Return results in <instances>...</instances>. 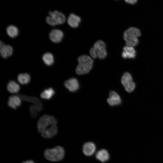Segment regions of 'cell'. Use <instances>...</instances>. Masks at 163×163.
Wrapping results in <instances>:
<instances>
[{"mask_svg":"<svg viewBox=\"0 0 163 163\" xmlns=\"http://www.w3.org/2000/svg\"><path fill=\"white\" fill-rule=\"evenodd\" d=\"M57 123V120L53 116L44 115L37 122V130L42 136L45 138L53 137L58 132Z\"/></svg>","mask_w":163,"mask_h":163,"instance_id":"obj_1","label":"cell"},{"mask_svg":"<svg viewBox=\"0 0 163 163\" xmlns=\"http://www.w3.org/2000/svg\"><path fill=\"white\" fill-rule=\"evenodd\" d=\"M78 64L76 69V72L78 75L87 74L92 69L93 60L89 56L83 55L78 58Z\"/></svg>","mask_w":163,"mask_h":163,"instance_id":"obj_2","label":"cell"},{"mask_svg":"<svg viewBox=\"0 0 163 163\" xmlns=\"http://www.w3.org/2000/svg\"><path fill=\"white\" fill-rule=\"evenodd\" d=\"M141 35L139 29L134 27H129L124 32L123 37L127 46L134 47L139 42L138 38Z\"/></svg>","mask_w":163,"mask_h":163,"instance_id":"obj_3","label":"cell"},{"mask_svg":"<svg viewBox=\"0 0 163 163\" xmlns=\"http://www.w3.org/2000/svg\"><path fill=\"white\" fill-rule=\"evenodd\" d=\"M64 149L60 146H56L52 149H47L44 152V155L47 160L53 161L62 160L65 156Z\"/></svg>","mask_w":163,"mask_h":163,"instance_id":"obj_4","label":"cell"},{"mask_svg":"<svg viewBox=\"0 0 163 163\" xmlns=\"http://www.w3.org/2000/svg\"><path fill=\"white\" fill-rule=\"evenodd\" d=\"M91 56L94 58H98L103 59L107 55L106 46L104 43L101 40L96 42L89 51Z\"/></svg>","mask_w":163,"mask_h":163,"instance_id":"obj_5","label":"cell"},{"mask_svg":"<svg viewBox=\"0 0 163 163\" xmlns=\"http://www.w3.org/2000/svg\"><path fill=\"white\" fill-rule=\"evenodd\" d=\"M121 82L125 90L128 92H132L136 87L130 74L128 72H125L121 78Z\"/></svg>","mask_w":163,"mask_h":163,"instance_id":"obj_6","label":"cell"},{"mask_svg":"<svg viewBox=\"0 0 163 163\" xmlns=\"http://www.w3.org/2000/svg\"><path fill=\"white\" fill-rule=\"evenodd\" d=\"M96 149L95 144L91 142H88L85 143L82 147L83 154L88 156L92 155L95 153Z\"/></svg>","mask_w":163,"mask_h":163,"instance_id":"obj_7","label":"cell"},{"mask_svg":"<svg viewBox=\"0 0 163 163\" xmlns=\"http://www.w3.org/2000/svg\"><path fill=\"white\" fill-rule=\"evenodd\" d=\"M107 102L110 106H114L120 104L122 102L120 96L116 92L111 91L109 93V97Z\"/></svg>","mask_w":163,"mask_h":163,"instance_id":"obj_8","label":"cell"},{"mask_svg":"<svg viewBox=\"0 0 163 163\" xmlns=\"http://www.w3.org/2000/svg\"><path fill=\"white\" fill-rule=\"evenodd\" d=\"M64 84L66 87L72 92L77 91L79 88L78 81L75 78H71L67 80L65 82Z\"/></svg>","mask_w":163,"mask_h":163,"instance_id":"obj_9","label":"cell"},{"mask_svg":"<svg viewBox=\"0 0 163 163\" xmlns=\"http://www.w3.org/2000/svg\"><path fill=\"white\" fill-rule=\"evenodd\" d=\"M49 37L53 42L59 43L62 40L63 37V32L59 29H54L50 31Z\"/></svg>","mask_w":163,"mask_h":163,"instance_id":"obj_10","label":"cell"},{"mask_svg":"<svg viewBox=\"0 0 163 163\" xmlns=\"http://www.w3.org/2000/svg\"><path fill=\"white\" fill-rule=\"evenodd\" d=\"M12 47L9 45H6L3 42L0 43V52L1 56L6 58L11 56L13 53Z\"/></svg>","mask_w":163,"mask_h":163,"instance_id":"obj_11","label":"cell"},{"mask_svg":"<svg viewBox=\"0 0 163 163\" xmlns=\"http://www.w3.org/2000/svg\"><path fill=\"white\" fill-rule=\"evenodd\" d=\"M49 15L51 16L56 22L58 24L64 23L66 21L65 15L61 12L55 10L50 11L49 12Z\"/></svg>","mask_w":163,"mask_h":163,"instance_id":"obj_12","label":"cell"},{"mask_svg":"<svg viewBox=\"0 0 163 163\" xmlns=\"http://www.w3.org/2000/svg\"><path fill=\"white\" fill-rule=\"evenodd\" d=\"M95 158L101 162L104 163L109 160L110 155L107 150L105 149H102L97 152Z\"/></svg>","mask_w":163,"mask_h":163,"instance_id":"obj_13","label":"cell"},{"mask_svg":"<svg viewBox=\"0 0 163 163\" xmlns=\"http://www.w3.org/2000/svg\"><path fill=\"white\" fill-rule=\"evenodd\" d=\"M136 55V51L133 47L126 45L123 48L122 56L123 58H134Z\"/></svg>","mask_w":163,"mask_h":163,"instance_id":"obj_14","label":"cell"},{"mask_svg":"<svg viewBox=\"0 0 163 163\" xmlns=\"http://www.w3.org/2000/svg\"><path fill=\"white\" fill-rule=\"evenodd\" d=\"M18 95H12L8 98V105L9 107L14 109H16L21 104V100Z\"/></svg>","mask_w":163,"mask_h":163,"instance_id":"obj_15","label":"cell"},{"mask_svg":"<svg viewBox=\"0 0 163 163\" xmlns=\"http://www.w3.org/2000/svg\"><path fill=\"white\" fill-rule=\"evenodd\" d=\"M18 96L23 100L30 102L34 106H37L43 108V105L40 100L36 97H29L25 95L18 94Z\"/></svg>","mask_w":163,"mask_h":163,"instance_id":"obj_16","label":"cell"},{"mask_svg":"<svg viewBox=\"0 0 163 163\" xmlns=\"http://www.w3.org/2000/svg\"><path fill=\"white\" fill-rule=\"evenodd\" d=\"M81 21L80 17L73 13L70 14L67 19V22L69 25L75 28L78 26Z\"/></svg>","mask_w":163,"mask_h":163,"instance_id":"obj_17","label":"cell"},{"mask_svg":"<svg viewBox=\"0 0 163 163\" xmlns=\"http://www.w3.org/2000/svg\"><path fill=\"white\" fill-rule=\"evenodd\" d=\"M7 88L8 91L11 93H18L20 90L19 85L13 80L10 81L8 83Z\"/></svg>","mask_w":163,"mask_h":163,"instance_id":"obj_18","label":"cell"},{"mask_svg":"<svg viewBox=\"0 0 163 163\" xmlns=\"http://www.w3.org/2000/svg\"><path fill=\"white\" fill-rule=\"evenodd\" d=\"M55 94V90L51 88L44 90L40 94V97L42 99L49 100L53 97Z\"/></svg>","mask_w":163,"mask_h":163,"instance_id":"obj_19","label":"cell"},{"mask_svg":"<svg viewBox=\"0 0 163 163\" xmlns=\"http://www.w3.org/2000/svg\"><path fill=\"white\" fill-rule=\"evenodd\" d=\"M18 82L21 84L24 85L28 84L30 80V77L28 73H21L17 77Z\"/></svg>","mask_w":163,"mask_h":163,"instance_id":"obj_20","label":"cell"},{"mask_svg":"<svg viewBox=\"0 0 163 163\" xmlns=\"http://www.w3.org/2000/svg\"><path fill=\"white\" fill-rule=\"evenodd\" d=\"M44 63L47 66H50L54 62V57L52 54L50 53H46L44 54L42 57Z\"/></svg>","mask_w":163,"mask_h":163,"instance_id":"obj_21","label":"cell"},{"mask_svg":"<svg viewBox=\"0 0 163 163\" xmlns=\"http://www.w3.org/2000/svg\"><path fill=\"white\" fill-rule=\"evenodd\" d=\"M6 32L11 37L14 38L18 34V30L16 26L13 25L8 26L6 28Z\"/></svg>","mask_w":163,"mask_h":163,"instance_id":"obj_22","label":"cell"},{"mask_svg":"<svg viewBox=\"0 0 163 163\" xmlns=\"http://www.w3.org/2000/svg\"><path fill=\"white\" fill-rule=\"evenodd\" d=\"M43 108L34 106L32 105L29 107V111L31 116L32 117L34 118L37 116V112L41 111Z\"/></svg>","mask_w":163,"mask_h":163,"instance_id":"obj_23","label":"cell"},{"mask_svg":"<svg viewBox=\"0 0 163 163\" xmlns=\"http://www.w3.org/2000/svg\"><path fill=\"white\" fill-rule=\"evenodd\" d=\"M46 22L48 24L52 26H55L58 25L55 20L50 15L46 17Z\"/></svg>","mask_w":163,"mask_h":163,"instance_id":"obj_24","label":"cell"},{"mask_svg":"<svg viewBox=\"0 0 163 163\" xmlns=\"http://www.w3.org/2000/svg\"><path fill=\"white\" fill-rule=\"evenodd\" d=\"M124 1L127 3L133 5L136 4L138 0H124Z\"/></svg>","mask_w":163,"mask_h":163,"instance_id":"obj_25","label":"cell"},{"mask_svg":"<svg viewBox=\"0 0 163 163\" xmlns=\"http://www.w3.org/2000/svg\"><path fill=\"white\" fill-rule=\"evenodd\" d=\"M22 163H35L34 162L31 160H27L23 162Z\"/></svg>","mask_w":163,"mask_h":163,"instance_id":"obj_26","label":"cell"}]
</instances>
